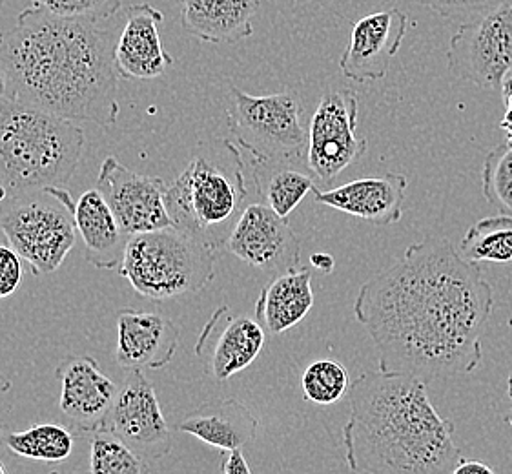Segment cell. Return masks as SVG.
<instances>
[{"label": "cell", "instance_id": "cell-25", "mask_svg": "<svg viewBox=\"0 0 512 474\" xmlns=\"http://www.w3.org/2000/svg\"><path fill=\"white\" fill-rule=\"evenodd\" d=\"M254 179L265 205L283 219L314 190V179L290 165H254Z\"/></svg>", "mask_w": 512, "mask_h": 474}, {"label": "cell", "instance_id": "cell-24", "mask_svg": "<svg viewBox=\"0 0 512 474\" xmlns=\"http://www.w3.org/2000/svg\"><path fill=\"white\" fill-rule=\"evenodd\" d=\"M0 445L31 462L61 464L72 456L75 438L68 427L57 423L33 425L26 431H13L0 423Z\"/></svg>", "mask_w": 512, "mask_h": 474}, {"label": "cell", "instance_id": "cell-5", "mask_svg": "<svg viewBox=\"0 0 512 474\" xmlns=\"http://www.w3.org/2000/svg\"><path fill=\"white\" fill-rule=\"evenodd\" d=\"M245 163L230 139L201 145L181 176L168 186L166 207L175 228L212 247L226 239L245 210Z\"/></svg>", "mask_w": 512, "mask_h": 474}, {"label": "cell", "instance_id": "cell-16", "mask_svg": "<svg viewBox=\"0 0 512 474\" xmlns=\"http://www.w3.org/2000/svg\"><path fill=\"white\" fill-rule=\"evenodd\" d=\"M179 347V329L163 312L117 310L115 361L126 371L166 367Z\"/></svg>", "mask_w": 512, "mask_h": 474}, {"label": "cell", "instance_id": "cell-2", "mask_svg": "<svg viewBox=\"0 0 512 474\" xmlns=\"http://www.w3.org/2000/svg\"><path fill=\"white\" fill-rule=\"evenodd\" d=\"M115 42L101 22L28 6L10 31L0 33L8 97L72 123L110 128L121 112Z\"/></svg>", "mask_w": 512, "mask_h": 474}, {"label": "cell", "instance_id": "cell-40", "mask_svg": "<svg viewBox=\"0 0 512 474\" xmlns=\"http://www.w3.org/2000/svg\"><path fill=\"white\" fill-rule=\"evenodd\" d=\"M11 382L4 376V374H0V398L6 394V392L10 391Z\"/></svg>", "mask_w": 512, "mask_h": 474}, {"label": "cell", "instance_id": "cell-3", "mask_svg": "<svg viewBox=\"0 0 512 474\" xmlns=\"http://www.w3.org/2000/svg\"><path fill=\"white\" fill-rule=\"evenodd\" d=\"M345 462L359 474H451L461 460L456 427L420 378L365 372L350 385Z\"/></svg>", "mask_w": 512, "mask_h": 474}, {"label": "cell", "instance_id": "cell-33", "mask_svg": "<svg viewBox=\"0 0 512 474\" xmlns=\"http://www.w3.org/2000/svg\"><path fill=\"white\" fill-rule=\"evenodd\" d=\"M221 469H223V474H252L248 462H246L245 454L241 449L223 453Z\"/></svg>", "mask_w": 512, "mask_h": 474}, {"label": "cell", "instance_id": "cell-39", "mask_svg": "<svg viewBox=\"0 0 512 474\" xmlns=\"http://www.w3.org/2000/svg\"><path fill=\"white\" fill-rule=\"evenodd\" d=\"M507 394H509V400H511V411L505 416V423L512 425V372L511 376H509V380H507Z\"/></svg>", "mask_w": 512, "mask_h": 474}, {"label": "cell", "instance_id": "cell-12", "mask_svg": "<svg viewBox=\"0 0 512 474\" xmlns=\"http://www.w3.org/2000/svg\"><path fill=\"white\" fill-rule=\"evenodd\" d=\"M104 431L148 462L172 451V429L164 420L154 383L143 371H128L124 376Z\"/></svg>", "mask_w": 512, "mask_h": 474}, {"label": "cell", "instance_id": "cell-35", "mask_svg": "<svg viewBox=\"0 0 512 474\" xmlns=\"http://www.w3.org/2000/svg\"><path fill=\"white\" fill-rule=\"evenodd\" d=\"M310 265L316 268L318 272L321 274H330L334 267H336V261L334 258L330 256V254H323V252H319V254H314L312 258H310Z\"/></svg>", "mask_w": 512, "mask_h": 474}, {"label": "cell", "instance_id": "cell-13", "mask_svg": "<svg viewBox=\"0 0 512 474\" xmlns=\"http://www.w3.org/2000/svg\"><path fill=\"white\" fill-rule=\"evenodd\" d=\"M225 247L246 265L277 276L299 267V237L288 219L277 216L265 203L246 205Z\"/></svg>", "mask_w": 512, "mask_h": 474}, {"label": "cell", "instance_id": "cell-4", "mask_svg": "<svg viewBox=\"0 0 512 474\" xmlns=\"http://www.w3.org/2000/svg\"><path fill=\"white\" fill-rule=\"evenodd\" d=\"M84 130L17 99H0V179L8 192L64 188L84 152Z\"/></svg>", "mask_w": 512, "mask_h": 474}, {"label": "cell", "instance_id": "cell-28", "mask_svg": "<svg viewBox=\"0 0 512 474\" xmlns=\"http://www.w3.org/2000/svg\"><path fill=\"white\" fill-rule=\"evenodd\" d=\"M301 387L307 402L334 405L350 391L349 371L339 361H314L303 372Z\"/></svg>", "mask_w": 512, "mask_h": 474}, {"label": "cell", "instance_id": "cell-27", "mask_svg": "<svg viewBox=\"0 0 512 474\" xmlns=\"http://www.w3.org/2000/svg\"><path fill=\"white\" fill-rule=\"evenodd\" d=\"M92 474H150V464L108 431L93 434L90 447Z\"/></svg>", "mask_w": 512, "mask_h": 474}, {"label": "cell", "instance_id": "cell-10", "mask_svg": "<svg viewBox=\"0 0 512 474\" xmlns=\"http://www.w3.org/2000/svg\"><path fill=\"white\" fill-rule=\"evenodd\" d=\"M359 101L352 90L328 92L319 101L308 128V168L321 181H332L367 152L358 135Z\"/></svg>", "mask_w": 512, "mask_h": 474}, {"label": "cell", "instance_id": "cell-41", "mask_svg": "<svg viewBox=\"0 0 512 474\" xmlns=\"http://www.w3.org/2000/svg\"><path fill=\"white\" fill-rule=\"evenodd\" d=\"M6 194H8V190H6V186H4L2 179H0V203L6 199Z\"/></svg>", "mask_w": 512, "mask_h": 474}, {"label": "cell", "instance_id": "cell-30", "mask_svg": "<svg viewBox=\"0 0 512 474\" xmlns=\"http://www.w3.org/2000/svg\"><path fill=\"white\" fill-rule=\"evenodd\" d=\"M30 6L64 19L103 22L121 10L123 0H30Z\"/></svg>", "mask_w": 512, "mask_h": 474}, {"label": "cell", "instance_id": "cell-36", "mask_svg": "<svg viewBox=\"0 0 512 474\" xmlns=\"http://www.w3.org/2000/svg\"><path fill=\"white\" fill-rule=\"evenodd\" d=\"M502 93L503 104H505L507 112H511L512 114V75H509V77L505 79V83L502 84Z\"/></svg>", "mask_w": 512, "mask_h": 474}, {"label": "cell", "instance_id": "cell-21", "mask_svg": "<svg viewBox=\"0 0 512 474\" xmlns=\"http://www.w3.org/2000/svg\"><path fill=\"white\" fill-rule=\"evenodd\" d=\"M259 0H183L181 24L192 37L234 44L254 33Z\"/></svg>", "mask_w": 512, "mask_h": 474}, {"label": "cell", "instance_id": "cell-23", "mask_svg": "<svg viewBox=\"0 0 512 474\" xmlns=\"http://www.w3.org/2000/svg\"><path fill=\"white\" fill-rule=\"evenodd\" d=\"M314 307L312 272L296 268L279 274L261 290L256 303V320L268 334H283L305 320Z\"/></svg>", "mask_w": 512, "mask_h": 474}, {"label": "cell", "instance_id": "cell-20", "mask_svg": "<svg viewBox=\"0 0 512 474\" xmlns=\"http://www.w3.org/2000/svg\"><path fill=\"white\" fill-rule=\"evenodd\" d=\"M259 420L245 403L239 400H221L206 403L177 423V431L192 434L203 444L219 451H237L254 442Z\"/></svg>", "mask_w": 512, "mask_h": 474}, {"label": "cell", "instance_id": "cell-18", "mask_svg": "<svg viewBox=\"0 0 512 474\" xmlns=\"http://www.w3.org/2000/svg\"><path fill=\"white\" fill-rule=\"evenodd\" d=\"M163 21V11L146 2L126 10V21L113 53L115 70L121 79L152 81L174 64V59L164 50L159 33Z\"/></svg>", "mask_w": 512, "mask_h": 474}, {"label": "cell", "instance_id": "cell-8", "mask_svg": "<svg viewBox=\"0 0 512 474\" xmlns=\"http://www.w3.org/2000/svg\"><path fill=\"white\" fill-rule=\"evenodd\" d=\"M0 230L35 276L57 272L77 237L72 210L57 199L55 203L35 199L13 205L0 217Z\"/></svg>", "mask_w": 512, "mask_h": 474}, {"label": "cell", "instance_id": "cell-42", "mask_svg": "<svg viewBox=\"0 0 512 474\" xmlns=\"http://www.w3.org/2000/svg\"><path fill=\"white\" fill-rule=\"evenodd\" d=\"M0 474H8L6 473V469H4V465L0 464Z\"/></svg>", "mask_w": 512, "mask_h": 474}, {"label": "cell", "instance_id": "cell-1", "mask_svg": "<svg viewBox=\"0 0 512 474\" xmlns=\"http://www.w3.org/2000/svg\"><path fill=\"white\" fill-rule=\"evenodd\" d=\"M492 309L494 290L480 265L440 237L407 247L354 301L356 320L376 343L378 371L425 383L480 367Z\"/></svg>", "mask_w": 512, "mask_h": 474}, {"label": "cell", "instance_id": "cell-22", "mask_svg": "<svg viewBox=\"0 0 512 474\" xmlns=\"http://www.w3.org/2000/svg\"><path fill=\"white\" fill-rule=\"evenodd\" d=\"M73 219L86 248V259L99 270H117L130 237L121 230L112 208L97 188L79 197Z\"/></svg>", "mask_w": 512, "mask_h": 474}, {"label": "cell", "instance_id": "cell-26", "mask_svg": "<svg viewBox=\"0 0 512 474\" xmlns=\"http://www.w3.org/2000/svg\"><path fill=\"white\" fill-rule=\"evenodd\" d=\"M460 256L469 263L512 261V216L485 217L474 223L460 243Z\"/></svg>", "mask_w": 512, "mask_h": 474}, {"label": "cell", "instance_id": "cell-11", "mask_svg": "<svg viewBox=\"0 0 512 474\" xmlns=\"http://www.w3.org/2000/svg\"><path fill=\"white\" fill-rule=\"evenodd\" d=\"M97 190L128 237L175 228L166 207L168 185L161 177L135 174L113 155L99 168Z\"/></svg>", "mask_w": 512, "mask_h": 474}, {"label": "cell", "instance_id": "cell-17", "mask_svg": "<svg viewBox=\"0 0 512 474\" xmlns=\"http://www.w3.org/2000/svg\"><path fill=\"white\" fill-rule=\"evenodd\" d=\"M219 320L221 309L206 323L195 345V354L205 363L206 374L216 382H226L256 361L267 336L261 323L248 316L228 318L223 325H219Z\"/></svg>", "mask_w": 512, "mask_h": 474}, {"label": "cell", "instance_id": "cell-9", "mask_svg": "<svg viewBox=\"0 0 512 474\" xmlns=\"http://www.w3.org/2000/svg\"><path fill=\"white\" fill-rule=\"evenodd\" d=\"M447 64L460 81L498 90L512 72V6L460 24L447 50Z\"/></svg>", "mask_w": 512, "mask_h": 474}, {"label": "cell", "instance_id": "cell-32", "mask_svg": "<svg viewBox=\"0 0 512 474\" xmlns=\"http://www.w3.org/2000/svg\"><path fill=\"white\" fill-rule=\"evenodd\" d=\"M22 283V261L11 247L0 245V299L13 296Z\"/></svg>", "mask_w": 512, "mask_h": 474}, {"label": "cell", "instance_id": "cell-43", "mask_svg": "<svg viewBox=\"0 0 512 474\" xmlns=\"http://www.w3.org/2000/svg\"><path fill=\"white\" fill-rule=\"evenodd\" d=\"M2 6H4V0H0V13H2Z\"/></svg>", "mask_w": 512, "mask_h": 474}, {"label": "cell", "instance_id": "cell-6", "mask_svg": "<svg viewBox=\"0 0 512 474\" xmlns=\"http://www.w3.org/2000/svg\"><path fill=\"white\" fill-rule=\"evenodd\" d=\"M217 252L199 237L166 228L130 237L117 272L143 298H181L214 281Z\"/></svg>", "mask_w": 512, "mask_h": 474}, {"label": "cell", "instance_id": "cell-34", "mask_svg": "<svg viewBox=\"0 0 512 474\" xmlns=\"http://www.w3.org/2000/svg\"><path fill=\"white\" fill-rule=\"evenodd\" d=\"M451 474H496L491 465L483 464L480 460H465L461 458Z\"/></svg>", "mask_w": 512, "mask_h": 474}, {"label": "cell", "instance_id": "cell-19", "mask_svg": "<svg viewBox=\"0 0 512 474\" xmlns=\"http://www.w3.org/2000/svg\"><path fill=\"white\" fill-rule=\"evenodd\" d=\"M407 192V177L401 174L363 177L345 185L321 192L312 190L319 205L365 219L378 227L400 223Z\"/></svg>", "mask_w": 512, "mask_h": 474}, {"label": "cell", "instance_id": "cell-44", "mask_svg": "<svg viewBox=\"0 0 512 474\" xmlns=\"http://www.w3.org/2000/svg\"><path fill=\"white\" fill-rule=\"evenodd\" d=\"M50 474H61V473H57V471H53V473H50Z\"/></svg>", "mask_w": 512, "mask_h": 474}, {"label": "cell", "instance_id": "cell-7", "mask_svg": "<svg viewBox=\"0 0 512 474\" xmlns=\"http://www.w3.org/2000/svg\"><path fill=\"white\" fill-rule=\"evenodd\" d=\"M230 95L228 128L254 165H292L307 155L303 108L292 93L250 95L234 86Z\"/></svg>", "mask_w": 512, "mask_h": 474}, {"label": "cell", "instance_id": "cell-29", "mask_svg": "<svg viewBox=\"0 0 512 474\" xmlns=\"http://www.w3.org/2000/svg\"><path fill=\"white\" fill-rule=\"evenodd\" d=\"M483 197L505 216H512V145L491 150L482 172Z\"/></svg>", "mask_w": 512, "mask_h": 474}, {"label": "cell", "instance_id": "cell-14", "mask_svg": "<svg viewBox=\"0 0 512 474\" xmlns=\"http://www.w3.org/2000/svg\"><path fill=\"white\" fill-rule=\"evenodd\" d=\"M61 394L59 409L70 431L93 436L106 427L119 387L104 374L92 356H68L55 372Z\"/></svg>", "mask_w": 512, "mask_h": 474}, {"label": "cell", "instance_id": "cell-38", "mask_svg": "<svg viewBox=\"0 0 512 474\" xmlns=\"http://www.w3.org/2000/svg\"><path fill=\"white\" fill-rule=\"evenodd\" d=\"M500 126H502V130H505V134H507V143H509V145H512V114H511V112H507V114H505V117H503L502 123H500Z\"/></svg>", "mask_w": 512, "mask_h": 474}, {"label": "cell", "instance_id": "cell-15", "mask_svg": "<svg viewBox=\"0 0 512 474\" xmlns=\"http://www.w3.org/2000/svg\"><path fill=\"white\" fill-rule=\"evenodd\" d=\"M409 28V17L398 10L378 11L352 24L349 48L339 68L356 83L379 81L389 72L390 61L400 52Z\"/></svg>", "mask_w": 512, "mask_h": 474}, {"label": "cell", "instance_id": "cell-31", "mask_svg": "<svg viewBox=\"0 0 512 474\" xmlns=\"http://www.w3.org/2000/svg\"><path fill=\"white\" fill-rule=\"evenodd\" d=\"M416 2L438 13L447 21L460 22V24L482 19L485 15L500 10L507 4V0H416Z\"/></svg>", "mask_w": 512, "mask_h": 474}, {"label": "cell", "instance_id": "cell-37", "mask_svg": "<svg viewBox=\"0 0 512 474\" xmlns=\"http://www.w3.org/2000/svg\"><path fill=\"white\" fill-rule=\"evenodd\" d=\"M8 92H10V81H8V73H6L4 66H2V62H0V99L8 97Z\"/></svg>", "mask_w": 512, "mask_h": 474}]
</instances>
